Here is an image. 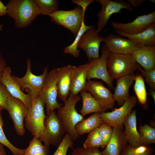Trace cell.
<instances>
[{"label": "cell", "mask_w": 155, "mask_h": 155, "mask_svg": "<svg viewBox=\"0 0 155 155\" xmlns=\"http://www.w3.org/2000/svg\"><path fill=\"white\" fill-rule=\"evenodd\" d=\"M71 155H102L98 148H86L78 147L73 148Z\"/></svg>", "instance_id": "obj_37"}, {"label": "cell", "mask_w": 155, "mask_h": 155, "mask_svg": "<svg viewBox=\"0 0 155 155\" xmlns=\"http://www.w3.org/2000/svg\"><path fill=\"white\" fill-rule=\"evenodd\" d=\"M0 155H7L4 146L0 143Z\"/></svg>", "instance_id": "obj_44"}, {"label": "cell", "mask_w": 155, "mask_h": 155, "mask_svg": "<svg viewBox=\"0 0 155 155\" xmlns=\"http://www.w3.org/2000/svg\"><path fill=\"white\" fill-rule=\"evenodd\" d=\"M92 64L91 61L78 66H73L70 93L78 95L83 90L86 84L87 76Z\"/></svg>", "instance_id": "obj_19"}, {"label": "cell", "mask_w": 155, "mask_h": 155, "mask_svg": "<svg viewBox=\"0 0 155 155\" xmlns=\"http://www.w3.org/2000/svg\"><path fill=\"white\" fill-rule=\"evenodd\" d=\"M137 63L130 54L108 52L106 65L109 76L113 81L123 76L134 73L137 70Z\"/></svg>", "instance_id": "obj_3"}, {"label": "cell", "mask_w": 155, "mask_h": 155, "mask_svg": "<svg viewBox=\"0 0 155 155\" xmlns=\"http://www.w3.org/2000/svg\"><path fill=\"white\" fill-rule=\"evenodd\" d=\"M137 70L145 78V81L150 87V91L155 90V68L150 70L144 69L137 63Z\"/></svg>", "instance_id": "obj_36"}, {"label": "cell", "mask_w": 155, "mask_h": 155, "mask_svg": "<svg viewBox=\"0 0 155 155\" xmlns=\"http://www.w3.org/2000/svg\"><path fill=\"white\" fill-rule=\"evenodd\" d=\"M11 70L7 66L3 70L0 78V82L6 87L10 95L22 101L29 110L31 107L32 100L30 94L24 93L12 78Z\"/></svg>", "instance_id": "obj_17"}, {"label": "cell", "mask_w": 155, "mask_h": 155, "mask_svg": "<svg viewBox=\"0 0 155 155\" xmlns=\"http://www.w3.org/2000/svg\"><path fill=\"white\" fill-rule=\"evenodd\" d=\"M137 111L134 110L127 117L123 124L125 126L124 133L126 141L131 146L136 147L141 145V138L136 126Z\"/></svg>", "instance_id": "obj_23"}, {"label": "cell", "mask_w": 155, "mask_h": 155, "mask_svg": "<svg viewBox=\"0 0 155 155\" xmlns=\"http://www.w3.org/2000/svg\"><path fill=\"white\" fill-rule=\"evenodd\" d=\"M95 1L101 6L97 16L98 18L96 31L99 33L107 25L111 16L113 14L122 12L121 9H125L132 11V6L128 2L123 0H97Z\"/></svg>", "instance_id": "obj_9"}, {"label": "cell", "mask_w": 155, "mask_h": 155, "mask_svg": "<svg viewBox=\"0 0 155 155\" xmlns=\"http://www.w3.org/2000/svg\"><path fill=\"white\" fill-rule=\"evenodd\" d=\"M151 155H155V154H152Z\"/></svg>", "instance_id": "obj_48"}, {"label": "cell", "mask_w": 155, "mask_h": 155, "mask_svg": "<svg viewBox=\"0 0 155 155\" xmlns=\"http://www.w3.org/2000/svg\"><path fill=\"white\" fill-rule=\"evenodd\" d=\"M112 136L105 148L102 152V155H121L127 144L123 126L113 128Z\"/></svg>", "instance_id": "obj_21"}, {"label": "cell", "mask_w": 155, "mask_h": 155, "mask_svg": "<svg viewBox=\"0 0 155 155\" xmlns=\"http://www.w3.org/2000/svg\"><path fill=\"white\" fill-rule=\"evenodd\" d=\"M134 73L123 76L117 79L113 97L119 106L122 105L131 96L129 93L130 86L135 81Z\"/></svg>", "instance_id": "obj_22"}, {"label": "cell", "mask_w": 155, "mask_h": 155, "mask_svg": "<svg viewBox=\"0 0 155 155\" xmlns=\"http://www.w3.org/2000/svg\"><path fill=\"white\" fill-rule=\"evenodd\" d=\"M150 94L153 98L154 102H155V90H151L150 91Z\"/></svg>", "instance_id": "obj_45"}, {"label": "cell", "mask_w": 155, "mask_h": 155, "mask_svg": "<svg viewBox=\"0 0 155 155\" xmlns=\"http://www.w3.org/2000/svg\"><path fill=\"white\" fill-rule=\"evenodd\" d=\"M100 113L96 112L88 118L83 119L75 126L76 131L80 135L89 133L98 127L103 122Z\"/></svg>", "instance_id": "obj_25"}, {"label": "cell", "mask_w": 155, "mask_h": 155, "mask_svg": "<svg viewBox=\"0 0 155 155\" xmlns=\"http://www.w3.org/2000/svg\"><path fill=\"white\" fill-rule=\"evenodd\" d=\"M154 148H152L145 153L142 154H137L131 153L126 150L125 148L122 150L121 155H151L152 153Z\"/></svg>", "instance_id": "obj_40"}, {"label": "cell", "mask_w": 155, "mask_h": 155, "mask_svg": "<svg viewBox=\"0 0 155 155\" xmlns=\"http://www.w3.org/2000/svg\"><path fill=\"white\" fill-rule=\"evenodd\" d=\"M81 99L79 95H74L70 93L64 102V105L58 109L57 115L62 120L66 132L73 141H75L80 136L76 131L75 125L84 119V117L75 109L76 104Z\"/></svg>", "instance_id": "obj_2"}, {"label": "cell", "mask_w": 155, "mask_h": 155, "mask_svg": "<svg viewBox=\"0 0 155 155\" xmlns=\"http://www.w3.org/2000/svg\"><path fill=\"white\" fill-rule=\"evenodd\" d=\"M6 6L7 15L14 20L15 26L18 28L30 25L42 15L34 0H10Z\"/></svg>", "instance_id": "obj_1"}, {"label": "cell", "mask_w": 155, "mask_h": 155, "mask_svg": "<svg viewBox=\"0 0 155 155\" xmlns=\"http://www.w3.org/2000/svg\"><path fill=\"white\" fill-rule=\"evenodd\" d=\"M13 123L15 131L20 136L24 135L26 132L24 120L28 111L25 105L21 100L10 95L7 101V108Z\"/></svg>", "instance_id": "obj_13"}, {"label": "cell", "mask_w": 155, "mask_h": 155, "mask_svg": "<svg viewBox=\"0 0 155 155\" xmlns=\"http://www.w3.org/2000/svg\"><path fill=\"white\" fill-rule=\"evenodd\" d=\"M23 155H50L49 148L42 144L39 138L34 137Z\"/></svg>", "instance_id": "obj_27"}, {"label": "cell", "mask_w": 155, "mask_h": 155, "mask_svg": "<svg viewBox=\"0 0 155 155\" xmlns=\"http://www.w3.org/2000/svg\"><path fill=\"white\" fill-rule=\"evenodd\" d=\"M42 15H47L58 10L59 2L57 0H34Z\"/></svg>", "instance_id": "obj_31"}, {"label": "cell", "mask_w": 155, "mask_h": 155, "mask_svg": "<svg viewBox=\"0 0 155 155\" xmlns=\"http://www.w3.org/2000/svg\"><path fill=\"white\" fill-rule=\"evenodd\" d=\"M102 145V139L98 127L89 133L83 146L84 148H98L101 147Z\"/></svg>", "instance_id": "obj_33"}, {"label": "cell", "mask_w": 155, "mask_h": 155, "mask_svg": "<svg viewBox=\"0 0 155 155\" xmlns=\"http://www.w3.org/2000/svg\"><path fill=\"white\" fill-rule=\"evenodd\" d=\"M26 64V72L24 76L21 78L13 75L12 76L22 90L25 89L28 90L29 94L32 100L39 95L43 86L49 72L48 67L44 69L42 74L36 75L31 72L32 65L30 59L27 60Z\"/></svg>", "instance_id": "obj_7"}, {"label": "cell", "mask_w": 155, "mask_h": 155, "mask_svg": "<svg viewBox=\"0 0 155 155\" xmlns=\"http://www.w3.org/2000/svg\"><path fill=\"white\" fill-rule=\"evenodd\" d=\"M43 132L39 139L49 148L51 145L58 147L61 143L66 130L62 120L54 111L46 115Z\"/></svg>", "instance_id": "obj_4"}, {"label": "cell", "mask_w": 155, "mask_h": 155, "mask_svg": "<svg viewBox=\"0 0 155 155\" xmlns=\"http://www.w3.org/2000/svg\"><path fill=\"white\" fill-rule=\"evenodd\" d=\"M4 110H5V109L3 108L0 106V112Z\"/></svg>", "instance_id": "obj_47"}, {"label": "cell", "mask_w": 155, "mask_h": 155, "mask_svg": "<svg viewBox=\"0 0 155 155\" xmlns=\"http://www.w3.org/2000/svg\"><path fill=\"white\" fill-rule=\"evenodd\" d=\"M6 67V62L0 53V78L2 75L3 70Z\"/></svg>", "instance_id": "obj_41"}, {"label": "cell", "mask_w": 155, "mask_h": 155, "mask_svg": "<svg viewBox=\"0 0 155 155\" xmlns=\"http://www.w3.org/2000/svg\"><path fill=\"white\" fill-rule=\"evenodd\" d=\"M3 126L4 122L1 111L0 112V143L7 147L13 155H23L25 149L16 148L8 140L3 132Z\"/></svg>", "instance_id": "obj_32"}, {"label": "cell", "mask_w": 155, "mask_h": 155, "mask_svg": "<svg viewBox=\"0 0 155 155\" xmlns=\"http://www.w3.org/2000/svg\"><path fill=\"white\" fill-rule=\"evenodd\" d=\"M127 1L131 6L137 7L141 5L145 1V0H127Z\"/></svg>", "instance_id": "obj_42"}, {"label": "cell", "mask_w": 155, "mask_h": 155, "mask_svg": "<svg viewBox=\"0 0 155 155\" xmlns=\"http://www.w3.org/2000/svg\"><path fill=\"white\" fill-rule=\"evenodd\" d=\"M3 27V24H0V32L2 30Z\"/></svg>", "instance_id": "obj_46"}, {"label": "cell", "mask_w": 155, "mask_h": 155, "mask_svg": "<svg viewBox=\"0 0 155 155\" xmlns=\"http://www.w3.org/2000/svg\"><path fill=\"white\" fill-rule=\"evenodd\" d=\"M104 39V37L99 35L95 26H90L81 36L77 47L84 50L89 62L93 59L99 58L100 45Z\"/></svg>", "instance_id": "obj_11"}, {"label": "cell", "mask_w": 155, "mask_h": 155, "mask_svg": "<svg viewBox=\"0 0 155 155\" xmlns=\"http://www.w3.org/2000/svg\"><path fill=\"white\" fill-rule=\"evenodd\" d=\"M101 51L102 54L99 58L90 61L92 64L87 74V79H100L107 84L110 89H113V81L109 76L106 65L108 52L104 44L102 47Z\"/></svg>", "instance_id": "obj_15"}, {"label": "cell", "mask_w": 155, "mask_h": 155, "mask_svg": "<svg viewBox=\"0 0 155 155\" xmlns=\"http://www.w3.org/2000/svg\"><path fill=\"white\" fill-rule=\"evenodd\" d=\"M10 94L6 87L0 82V106L7 110V101Z\"/></svg>", "instance_id": "obj_38"}, {"label": "cell", "mask_w": 155, "mask_h": 155, "mask_svg": "<svg viewBox=\"0 0 155 155\" xmlns=\"http://www.w3.org/2000/svg\"><path fill=\"white\" fill-rule=\"evenodd\" d=\"M86 10L77 5L69 10H58L48 16L51 21L69 30L76 36L83 22Z\"/></svg>", "instance_id": "obj_5"}, {"label": "cell", "mask_w": 155, "mask_h": 155, "mask_svg": "<svg viewBox=\"0 0 155 155\" xmlns=\"http://www.w3.org/2000/svg\"><path fill=\"white\" fill-rule=\"evenodd\" d=\"M137 101L136 96H131L120 108L111 112L100 113V117L104 122L112 128L123 127L125 119L132 112Z\"/></svg>", "instance_id": "obj_12"}, {"label": "cell", "mask_w": 155, "mask_h": 155, "mask_svg": "<svg viewBox=\"0 0 155 155\" xmlns=\"http://www.w3.org/2000/svg\"><path fill=\"white\" fill-rule=\"evenodd\" d=\"M95 1L94 0H73L71 2L77 4L82 7L83 9L86 10L87 7L91 3Z\"/></svg>", "instance_id": "obj_39"}, {"label": "cell", "mask_w": 155, "mask_h": 155, "mask_svg": "<svg viewBox=\"0 0 155 155\" xmlns=\"http://www.w3.org/2000/svg\"><path fill=\"white\" fill-rule=\"evenodd\" d=\"M102 141V148H105L110 141L113 132V128L103 122L98 127Z\"/></svg>", "instance_id": "obj_34"}, {"label": "cell", "mask_w": 155, "mask_h": 155, "mask_svg": "<svg viewBox=\"0 0 155 155\" xmlns=\"http://www.w3.org/2000/svg\"><path fill=\"white\" fill-rule=\"evenodd\" d=\"M90 26H87L85 22L83 23L73 43L70 45L65 47L63 50L64 54H69L75 57H78L80 54V50L78 49V44L82 35L90 27Z\"/></svg>", "instance_id": "obj_30"}, {"label": "cell", "mask_w": 155, "mask_h": 155, "mask_svg": "<svg viewBox=\"0 0 155 155\" xmlns=\"http://www.w3.org/2000/svg\"><path fill=\"white\" fill-rule=\"evenodd\" d=\"M57 79L56 68H54L48 72L38 95L45 104L46 114L55 109H59L63 105L57 100Z\"/></svg>", "instance_id": "obj_8"}, {"label": "cell", "mask_w": 155, "mask_h": 155, "mask_svg": "<svg viewBox=\"0 0 155 155\" xmlns=\"http://www.w3.org/2000/svg\"><path fill=\"white\" fill-rule=\"evenodd\" d=\"M72 66L69 64L56 68L58 96L63 102L70 94Z\"/></svg>", "instance_id": "obj_18"}, {"label": "cell", "mask_w": 155, "mask_h": 155, "mask_svg": "<svg viewBox=\"0 0 155 155\" xmlns=\"http://www.w3.org/2000/svg\"><path fill=\"white\" fill-rule=\"evenodd\" d=\"M74 143L69 135L67 133L53 155H66L69 148H73Z\"/></svg>", "instance_id": "obj_35"}, {"label": "cell", "mask_w": 155, "mask_h": 155, "mask_svg": "<svg viewBox=\"0 0 155 155\" xmlns=\"http://www.w3.org/2000/svg\"><path fill=\"white\" fill-rule=\"evenodd\" d=\"M115 31L118 35L131 39L138 44L147 46H155V23L151 24L143 31L136 34H127L117 30H115Z\"/></svg>", "instance_id": "obj_24"}, {"label": "cell", "mask_w": 155, "mask_h": 155, "mask_svg": "<svg viewBox=\"0 0 155 155\" xmlns=\"http://www.w3.org/2000/svg\"><path fill=\"white\" fill-rule=\"evenodd\" d=\"M45 104L38 96L32 100V105L25 118V127L34 137L39 138L44 129L46 117Z\"/></svg>", "instance_id": "obj_6"}, {"label": "cell", "mask_w": 155, "mask_h": 155, "mask_svg": "<svg viewBox=\"0 0 155 155\" xmlns=\"http://www.w3.org/2000/svg\"><path fill=\"white\" fill-rule=\"evenodd\" d=\"M80 93L82 100V106L80 112L83 117L92 113L104 112L99 102L90 94L83 90Z\"/></svg>", "instance_id": "obj_26"}, {"label": "cell", "mask_w": 155, "mask_h": 155, "mask_svg": "<svg viewBox=\"0 0 155 155\" xmlns=\"http://www.w3.org/2000/svg\"><path fill=\"white\" fill-rule=\"evenodd\" d=\"M131 54L137 63L144 70L155 68V46H147L138 44V48Z\"/></svg>", "instance_id": "obj_20"}, {"label": "cell", "mask_w": 155, "mask_h": 155, "mask_svg": "<svg viewBox=\"0 0 155 155\" xmlns=\"http://www.w3.org/2000/svg\"><path fill=\"white\" fill-rule=\"evenodd\" d=\"M133 89L140 104L145 108L147 106V94L142 75H135Z\"/></svg>", "instance_id": "obj_28"}, {"label": "cell", "mask_w": 155, "mask_h": 155, "mask_svg": "<svg viewBox=\"0 0 155 155\" xmlns=\"http://www.w3.org/2000/svg\"><path fill=\"white\" fill-rule=\"evenodd\" d=\"M108 52L123 54H130L138 48V44L129 38L110 33L104 37V41Z\"/></svg>", "instance_id": "obj_16"}, {"label": "cell", "mask_w": 155, "mask_h": 155, "mask_svg": "<svg viewBox=\"0 0 155 155\" xmlns=\"http://www.w3.org/2000/svg\"><path fill=\"white\" fill-rule=\"evenodd\" d=\"M7 7L0 0V16H3L7 15Z\"/></svg>", "instance_id": "obj_43"}, {"label": "cell", "mask_w": 155, "mask_h": 155, "mask_svg": "<svg viewBox=\"0 0 155 155\" xmlns=\"http://www.w3.org/2000/svg\"><path fill=\"white\" fill-rule=\"evenodd\" d=\"M83 90L89 93L99 102L104 112L113 109L115 100L110 89L102 82L87 80Z\"/></svg>", "instance_id": "obj_10"}, {"label": "cell", "mask_w": 155, "mask_h": 155, "mask_svg": "<svg viewBox=\"0 0 155 155\" xmlns=\"http://www.w3.org/2000/svg\"><path fill=\"white\" fill-rule=\"evenodd\" d=\"M154 23H155V11L147 14L138 16L130 22L123 23L112 21L111 25L115 30L127 34L133 35L143 31Z\"/></svg>", "instance_id": "obj_14"}, {"label": "cell", "mask_w": 155, "mask_h": 155, "mask_svg": "<svg viewBox=\"0 0 155 155\" xmlns=\"http://www.w3.org/2000/svg\"><path fill=\"white\" fill-rule=\"evenodd\" d=\"M138 133L141 138V145L149 146L155 143V127L145 123L140 125Z\"/></svg>", "instance_id": "obj_29"}]
</instances>
